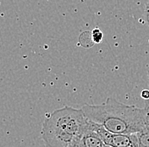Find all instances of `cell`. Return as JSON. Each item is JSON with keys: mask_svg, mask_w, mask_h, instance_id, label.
I'll list each match as a JSON object with an SVG mask.
<instances>
[{"mask_svg": "<svg viewBox=\"0 0 149 147\" xmlns=\"http://www.w3.org/2000/svg\"><path fill=\"white\" fill-rule=\"evenodd\" d=\"M81 110L87 119L115 134H137L149 122V102L140 108L108 98L102 104H85Z\"/></svg>", "mask_w": 149, "mask_h": 147, "instance_id": "1", "label": "cell"}, {"mask_svg": "<svg viewBox=\"0 0 149 147\" xmlns=\"http://www.w3.org/2000/svg\"><path fill=\"white\" fill-rule=\"evenodd\" d=\"M88 125L83 110L66 106L47 116L41 135L47 147H78Z\"/></svg>", "mask_w": 149, "mask_h": 147, "instance_id": "2", "label": "cell"}, {"mask_svg": "<svg viewBox=\"0 0 149 147\" xmlns=\"http://www.w3.org/2000/svg\"><path fill=\"white\" fill-rule=\"evenodd\" d=\"M89 125L98 134L106 146L110 147H140L137 134H115L89 120Z\"/></svg>", "mask_w": 149, "mask_h": 147, "instance_id": "3", "label": "cell"}, {"mask_svg": "<svg viewBox=\"0 0 149 147\" xmlns=\"http://www.w3.org/2000/svg\"><path fill=\"white\" fill-rule=\"evenodd\" d=\"M107 146L102 141L101 137L97 132H95L90 125L88 129L84 133L82 137L81 138L78 147H106Z\"/></svg>", "mask_w": 149, "mask_h": 147, "instance_id": "4", "label": "cell"}, {"mask_svg": "<svg viewBox=\"0 0 149 147\" xmlns=\"http://www.w3.org/2000/svg\"><path fill=\"white\" fill-rule=\"evenodd\" d=\"M140 147H149V122L147 127L137 133Z\"/></svg>", "mask_w": 149, "mask_h": 147, "instance_id": "5", "label": "cell"}, {"mask_svg": "<svg viewBox=\"0 0 149 147\" xmlns=\"http://www.w3.org/2000/svg\"><path fill=\"white\" fill-rule=\"evenodd\" d=\"M91 39L93 44H101L103 39V33L99 28H94L91 33Z\"/></svg>", "mask_w": 149, "mask_h": 147, "instance_id": "6", "label": "cell"}, {"mask_svg": "<svg viewBox=\"0 0 149 147\" xmlns=\"http://www.w3.org/2000/svg\"><path fill=\"white\" fill-rule=\"evenodd\" d=\"M141 97L146 101H149V90L148 89H143L141 92Z\"/></svg>", "mask_w": 149, "mask_h": 147, "instance_id": "7", "label": "cell"}, {"mask_svg": "<svg viewBox=\"0 0 149 147\" xmlns=\"http://www.w3.org/2000/svg\"><path fill=\"white\" fill-rule=\"evenodd\" d=\"M145 15H146V20L148 22V25L149 27V1L148 2L147 5H146V9H145Z\"/></svg>", "mask_w": 149, "mask_h": 147, "instance_id": "8", "label": "cell"}, {"mask_svg": "<svg viewBox=\"0 0 149 147\" xmlns=\"http://www.w3.org/2000/svg\"><path fill=\"white\" fill-rule=\"evenodd\" d=\"M148 77H149V72H148Z\"/></svg>", "mask_w": 149, "mask_h": 147, "instance_id": "9", "label": "cell"}]
</instances>
